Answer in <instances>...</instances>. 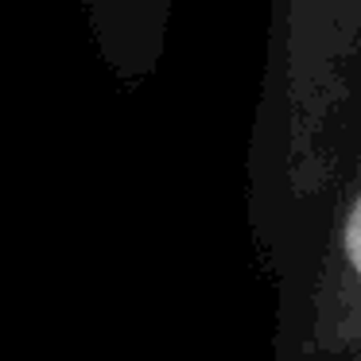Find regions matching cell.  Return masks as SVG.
Instances as JSON below:
<instances>
[{"label":"cell","instance_id":"1","mask_svg":"<svg viewBox=\"0 0 361 361\" xmlns=\"http://www.w3.org/2000/svg\"><path fill=\"white\" fill-rule=\"evenodd\" d=\"M345 257H350V264L361 272V195H357V202H353V210H350V218H345Z\"/></svg>","mask_w":361,"mask_h":361}]
</instances>
